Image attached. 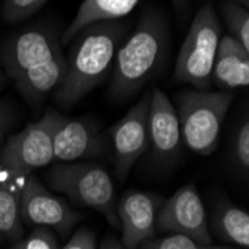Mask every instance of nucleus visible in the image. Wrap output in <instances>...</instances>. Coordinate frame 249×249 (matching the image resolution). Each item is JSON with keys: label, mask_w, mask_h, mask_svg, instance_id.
<instances>
[{"label": "nucleus", "mask_w": 249, "mask_h": 249, "mask_svg": "<svg viewBox=\"0 0 249 249\" xmlns=\"http://www.w3.org/2000/svg\"><path fill=\"white\" fill-rule=\"evenodd\" d=\"M53 190L63 193L76 205L100 212L117 227L115 187L110 175L94 163H63L47 173Z\"/></svg>", "instance_id": "obj_5"}, {"label": "nucleus", "mask_w": 249, "mask_h": 249, "mask_svg": "<svg viewBox=\"0 0 249 249\" xmlns=\"http://www.w3.org/2000/svg\"><path fill=\"white\" fill-rule=\"evenodd\" d=\"M67 61L63 51L54 57L35 64L14 78L15 87L30 103H40L51 91L57 89L66 75Z\"/></svg>", "instance_id": "obj_14"}, {"label": "nucleus", "mask_w": 249, "mask_h": 249, "mask_svg": "<svg viewBox=\"0 0 249 249\" xmlns=\"http://www.w3.org/2000/svg\"><path fill=\"white\" fill-rule=\"evenodd\" d=\"M6 75L2 72V69H0V88L2 87H5V84H6V78H5Z\"/></svg>", "instance_id": "obj_29"}, {"label": "nucleus", "mask_w": 249, "mask_h": 249, "mask_svg": "<svg viewBox=\"0 0 249 249\" xmlns=\"http://www.w3.org/2000/svg\"><path fill=\"white\" fill-rule=\"evenodd\" d=\"M19 180L17 193L22 224L54 229L61 236H66L78 224L81 213L63 198L51 194L35 175L22 176Z\"/></svg>", "instance_id": "obj_7"}, {"label": "nucleus", "mask_w": 249, "mask_h": 249, "mask_svg": "<svg viewBox=\"0 0 249 249\" xmlns=\"http://www.w3.org/2000/svg\"><path fill=\"white\" fill-rule=\"evenodd\" d=\"M221 22L212 3L203 5L190 26L179 50L173 79L208 89L212 84V69L221 39Z\"/></svg>", "instance_id": "obj_4"}, {"label": "nucleus", "mask_w": 249, "mask_h": 249, "mask_svg": "<svg viewBox=\"0 0 249 249\" xmlns=\"http://www.w3.org/2000/svg\"><path fill=\"white\" fill-rule=\"evenodd\" d=\"M227 2H234V3H239V5H242L245 8L249 6V0H227Z\"/></svg>", "instance_id": "obj_28"}, {"label": "nucleus", "mask_w": 249, "mask_h": 249, "mask_svg": "<svg viewBox=\"0 0 249 249\" xmlns=\"http://www.w3.org/2000/svg\"><path fill=\"white\" fill-rule=\"evenodd\" d=\"M234 154L239 167L246 173L249 169V123L248 121H245L237 131Z\"/></svg>", "instance_id": "obj_23"}, {"label": "nucleus", "mask_w": 249, "mask_h": 249, "mask_svg": "<svg viewBox=\"0 0 249 249\" xmlns=\"http://www.w3.org/2000/svg\"><path fill=\"white\" fill-rule=\"evenodd\" d=\"M9 249H58V240L51 229L37 227L29 236L14 242Z\"/></svg>", "instance_id": "obj_22"}, {"label": "nucleus", "mask_w": 249, "mask_h": 249, "mask_svg": "<svg viewBox=\"0 0 249 249\" xmlns=\"http://www.w3.org/2000/svg\"><path fill=\"white\" fill-rule=\"evenodd\" d=\"M149 149L160 161H170L179 154L182 145L179 118L169 97L160 88L151 91L148 114Z\"/></svg>", "instance_id": "obj_13"}, {"label": "nucleus", "mask_w": 249, "mask_h": 249, "mask_svg": "<svg viewBox=\"0 0 249 249\" xmlns=\"http://www.w3.org/2000/svg\"><path fill=\"white\" fill-rule=\"evenodd\" d=\"M212 82L224 89L245 88L249 84V51L230 35L219 39Z\"/></svg>", "instance_id": "obj_15"}, {"label": "nucleus", "mask_w": 249, "mask_h": 249, "mask_svg": "<svg viewBox=\"0 0 249 249\" xmlns=\"http://www.w3.org/2000/svg\"><path fill=\"white\" fill-rule=\"evenodd\" d=\"M157 227L201 243H212L206 209L194 184L179 188L157 213Z\"/></svg>", "instance_id": "obj_8"}, {"label": "nucleus", "mask_w": 249, "mask_h": 249, "mask_svg": "<svg viewBox=\"0 0 249 249\" xmlns=\"http://www.w3.org/2000/svg\"><path fill=\"white\" fill-rule=\"evenodd\" d=\"M61 51V36L51 26H35L11 36L2 51L0 66L9 78L18 76L29 67L54 57Z\"/></svg>", "instance_id": "obj_9"}, {"label": "nucleus", "mask_w": 249, "mask_h": 249, "mask_svg": "<svg viewBox=\"0 0 249 249\" xmlns=\"http://www.w3.org/2000/svg\"><path fill=\"white\" fill-rule=\"evenodd\" d=\"M222 18L225 21L227 30L230 36L234 37L240 45L249 51V12L248 8L234 3V2H224L222 8Z\"/></svg>", "instance_id": "obj_19"}, {"label": "nucleus", "mask_w": 249, "mask_h": 249, "mask_svg": "<svg viewBox=\"0 0 249 249\" xmlns=\"http://www.w3.org/2000/svg\"><path fill=\"white\" fill-rule=\"evenodd\" d=\"M106 148L105 136L87 120H69L60 115L54 136V161L72 163L100 155Z\"/></svg>", "instance_id": "obj_12"}, {"label": "nucleus", "mask_w": 249, "mask_h": 249, "mask_svg": "<svg viewBox=\"0 0 249 249\" xmlns=\"http://www.w3.org/2000/svg\"><path fill=\"white\" fill-rule=\"evenodd\" d=\"M170 51V26L166 15L148 8L128 39L120 45L109 84V96L124 102L142 89L164 67Z\"/></svg>", "instance_id": "obj_1"}, {"label": "nucleus", "mask_w": 249, "mask_h": 249, "mask_svg": "<svg viewBox=\"0 0 249 249\" xmlns=\"http://www.w3.org/2000/svg\"><path fill=\"white\" fill-rule=\"evenodd\" d=\"M142 0H84L71 24L61 35V43H69L84 27L102 21H117L130 14Z\"/></svg>", "instance_id": "obj_16"}, {"label": "nucleus", "mask_w": 249, "mask_h": 249, "mask_svg": "<svg viewBox=\"0 0 249 249\" xmlns=\"http://www.w3.org/2000/svg\"><path fill=\"white\" fill-rule=\"evenodd\" d=\"M139 249H237L233 246H224L212 243H201L182 234H170L161 239L152 237L143 242Z\"/></svg>", "instance_id": "obj_20"}, {"label": "nucleus", "mask_w": 249, "mask_h": 249, "mask_svg": "<svg viewBox=\"0 0 249 249\" xmlns=\"http://www.w3.org/2000/svg\"><path fill=\"white\" fill-rule=\"evenodd\" d=\"M151 93H145L127 114L112 127L109 141L114 148L115 172L124 179L134 163L149 149L148 114Z\"/></svg>", "instance_id": "obj_10"}, {"label": "nucleus", "mask_w": 249, "mask_h": 249, "mask_svg": "<svg viewBox=\"0 0 249 249\" xmlns=\"http://www.w3.org/2000/svg\"><path fill=\"white\" fill-rule=\"evenodd\" d=\"M164 200L161 196L143 191H127L117 205V218L121 227V245L125 249L139 246L155 237L157 213Z\"/></svg>", "instance_id": "obj_11"}, {"label": "nucleus", "mask_w": 249, "mask_h": 249, "mask_svg": "<svg viewBox=\"0 0 249 249\" xmlns=\"http://www.w3.org/2000/svg\"><path fill=\"white\" fill-rule=\"evenodd\" d=\"M173 3L178 12H184L190 5V0H173Z\"/></svg>", "instance_id": "obj_27"}, {"label": "nucleus", "mask_w": 249, "mask_h": 249, "mask_svg": "<svg viewBox=\"0 0 249 249\" xmlns=\"http://www.w3.org/2000/svg\"><path fill=\"white\" fill-rule=\"evenodd\" d=\"M176 114L179 118L182 142L198 155L215 151L225 114L233 102L229 91L188 89L178 96Z\"/></svg>", "instance_id": "obj_3"}, {"label": "nucleus", "mask_w": 249, "mask_h": 249, "mask_svg": "<svg viewBox=\"0 0 249 249\" xmlns=\"http://www.w3.org/2000/svg\"><path fill=\"white\" fill-rule=\"evenodd\" d=\"M50 0H3L2 18L8 22H19L36 14Z\"/></svg>", "instance_id": "obj_21"}, {"label": "nucleus", "mask_w": 249, "mask_h": 249, "mask_svg": "<svg viewBox=\"0 0 249 249\" xmlns=\"http://www.w3.org/2000/svg\"><path fill=\"white\" fill-rule=\"evenodd\" d=\"M212 225L216 234L237 248L248 249L249 246V215L245 209L231 203L219 205L212 216Z\"/></svg>", "instance_id": "obj_17"}, {"label": "nucleus", "mask_w": 249, "mask_h": 249, "mask_svg": "<svg viewBox=\"0 0 249 249\" xmlns=\"http://www.w3.org/2000/svg\"><path fill=\"white\" fill-rule=\"evenodd\" d=\"M12 123H14L12 109L5 103H0V142H2L5 134L12 127Z\"/></svg>", "instance_id": "obj_25"}, {"label": "nucleus", "mask_w": 249, "mask_h": 249, "mask_svg": "<svg viewBox=\"0 0 249 249\" xmlns=\"http://www.w3.org/2000/svg\"><path fill=\"white\" fill-rule=\"evenodd\" d=\"M24 237V224L19 215L18 193L0 180V242H17Z\"/></svg>", "instance_id": "obj_18"}, {"label": "nucleus", "mask_w": 249, "mask_h": 249, "mask_svg": "<svg viewBox=\"0 0 249 249\" xmlns=\"http://www.w3.org/2000/svg\"><path fill=\"white\" fill-rule=\"evenodd\" d=\"M125 36V24L102 21L84 27L72 40L71 55L55 100L61 106H73L103 82L114 67L117 51Z\"/></svg>", "instance_id": "obj_2"}, {"label": "nucleus", "mask_w": 249, "mask_h": 249, "mask_svg": "<svg viewBox=\"0 0 249 249\" xmlns=\"http://www.w3.org/2000/svg\"><path fill=\"white\" fill-rule=\"evenodd\" d=\"M61 249H97L96 236L91 230L79 229Z\"/></svg>", "instance_id": "obj_24"}, {"label": "nucleus", "mask_w": 249, "mask_h": 249, "mask_svg": "<svg viewBox=\"0 0 249 249\" xmlns=\"http://www.w3.org/2000/svg\"><path fill=\"white\" fill-rule=\"evenodd\" d=\"M61 114L55 110L26 125L6 141L0 151V172L8 179L22 178L54 161L53 136Z\"/></svg>", "instance_id": "obj_6"}, {"label": "nucleus", "mask_w": 249, "mask_h": 249, "mask_svg": "<svg viewBox=\"0 0 249 249\" xmlns=\"http://www.w3.org/2000/svg\"><path fill=\"white\" fill-rule=\"evenodd\" d=\"M99 249H125L121 243L115 242V240H112V239H106Z\"/></svg>", "instance_id": "obj_26"}]
</instances>
